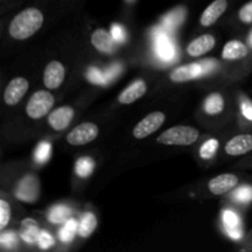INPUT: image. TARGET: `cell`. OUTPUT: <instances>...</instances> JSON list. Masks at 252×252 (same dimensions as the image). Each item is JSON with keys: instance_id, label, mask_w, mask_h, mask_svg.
Here are the masks:
<instances>
[{"instance_id": "obj_11", "label": "cell", "mask_w": 252, "mask_h": 252, "mask_svg": "<svg viewBox=\"0 0 252 252\" xmlns=\"http://www.w3.org/2000/svg\"><path fill=\"white\" fill-rule=\"evenodd\" d=\"M74 110L70 106H61V107L56 108L52 111L48 116V125L51 128L57 132L64 130L65 128L69 127L74 118Z\"/></svg>"}, {"instance_id": "obj_16", "label": "cell", "mask_w": 252, "mask_h": 252, "mask_svg": "<svg viewBox=\"0 0 252 252\" xmlns=\"http://www.w3.org/2000/svg\"><path fill=\"white\" fill-rule=\"evenodd\" d=\"M148 90L147 83L144 80H137L133 84H130L129 86L125 89L122 93L118 96V102L121 105H130V103L135 102L137 100H139L140 97L145 95Z\"/></svg>"}, {"instance_id": "obj_2", "label": "cell", "mask_w": 252, "mask_h": 252, "mask_svg": "<svg viewBox=\"0 0 252 252\" xmlns=\"http://www.w3.org/2000/svg\"><path fill=\"white\" fill-rule=\"evenodd\" d=\"M199 130L191 126H175L169 128L158 137V142L164 145L189 147L198 140Z\"/></svg>"}, {"instance_id": "obj_17", "label": "cell", "mask_w": 252, "mask_h": 252, "mask_svg": "<svg viewBox=\"0 0 252 252\" xmlns=\"http://www.w3.org/2000/svg\"><path fill=\"white\" fill-rule=\"evenodd\" d=\"M250 53L249 46L239 39H231L226 42L225 46L221 51V58L225 61H240V59L246 58Z\"/></svg>"}, {"instance_id": "obj_8", "label": "cell", "mask_w": 252, "mask_h": 252, "mask_svg": "<svg viewBox=\"0 0 252 252\" xmlns=\"http://www.w3.org/2000/svg\"><path fill=\"white\" fill-rule=\"evenodd\" d=\"M65 79V68L58 61H51L43 71V84L48 90L58 89Z\"/></svg>"}, {"instance_id": "obj_35", "label": "cell", "mask_w": 252, "mask_h": 252, "mask_svg": "<svg viewBox=\"0 0 252 252\" xmlns=\"http://www.w3.org/2000/svg\"><path fill=\"white\" fill-rule=\"evenodd\" d=\"M16 243H17L16 236H15L12 233L2 234V236H1L2 246H5V248H7V249H12L16 246Z\"/></svg>"}, {"instance_id": "obj_12", "label": "cell", "mask_w": 252, "mask_h": 252, "mask_svg": "<svg viewBox=\"0 0 252 252\" xmlns=\"http://www.w3.org/2000/svg\"><path fill=\"white\" fill-rule=\"evenodd\" d=\"M252 152V134L243 133L231 138L225 145V153L230 157H240Z\"/></svg>"}, {"instance_id": "obj_33", "label": "cell", "mask_w": 252, "mask_h": 252, "mask_svg": "<svg viewBox=\"0 0 252 252\" xmlns=\"http://www.w3.org/2000/svg\"><path fill=\"white\" fill-rule=\"evenodd\" d=\"M235 198L240 202H249L252 199V189L241 187L235 192Z\"/></svg>"}, {"instance_id": "obj_24", "label": "cell", "mask_w": 252, "mask_h": 252, "mask_svg": "<svg viewBox=\"0 0 252 252\" xmlns=\"http://www.w3.org/2000/svg\"><path fill=\"white\" fill-rule=\"evenodd\" d=\"M94 169H95V161H94V159H91V158L83 157L76 161L75 171L79 177H83V179L89 177L93 174Z\"/></svg>"}, {"instance_id": "obj_10", "label": "cell", "mask_w": 252, "mask_h": 252, "mask_svg": "<svg viewBox=\"0 0 252 252\" xmlns=\"http://www.w3.org/2000/svg\"><path fill=\"white\" fill-rule=\"evenodd\" d=\"M91 44L98 52L105 54H113L117 51V41L106 30L97 29L91 33Z\"/></svg>"}, {"instance_id": "obj_4", "label": "cell", "mask_w": 252, "mask_h": 252, "mask_svg": "<svg viewBox=\"0 0 252 252\" xmlns=\"http://www.w3.org/2000/svg\"><path fill=\"white\" fill-rule=\"evenodd\" d=\"M54 105V96L48 90L36 91L26 105V113L32 120H39L51 112Z\"/></svg>"}, {"instance_id": "obj_32", "label": "cell", "mask_w": 252, "mask_h": 252, "mask_svg": "<svg viewBox=\"0 0 252 252\" xmlns=\"http://www.w3.org/2000/svg\"><path fill=\"white\" fill-rule=\"evenodd\" d=\"M37 243H38V246L42 250H48L49 248H52V246L54 245V239L53 236L49 233H47V231H41Z\"/></svg>"}, {"instance_id": "obj_1", "label": "cell", "mask_w": 252, "mask_h": 252, "mask_svg": "<svg viewBox=\"0 0 252 252\" xmlns=\"http://www.w3.org/2000/svg\"><path fill=\"white\" fill-rule=\"evenodd\" d=\"M44 15L37 6H30L21 10L14 16L9 25V34L14 39L24 41L33 36L42 27Z\"/></svg>"}, {"instance_id": "obj_26", "label": "cell", "mask_w": 252, "mask_h": 252, "mask_svg": "<svg viewBox=\"0 0 252 252\" xmlns=\"http://www.w3.org/2000/svg\"><path fill=\"white\" fill-rule=\"evenodd\" d=\"M218 148H219L218 139H216V138H211V139H208L207 142H204L203 144H202L201 149H199V155H201L202 159H206V160L212 159V158L217 154V152H218Z\"/></svg>"}, {"instance_id": "obj_21", "label": "cell", "mask_w": 252, "mask_h": 252, "mask_svg": "<svg viewBox=\"0 0 252 252\" xmlns=\"http://www.w3.org/2000/svg\"><path fill=\"white\" fill-rule=\"evenodd\" d=\"M224 107H225V100H224L223 95L219 93L211 94L204 101V111L207 115H219L223 112Z\"/></svg>"}, {"instance_id": "obj_23", "label": "cell", "mask_w": 252, "mask_h": 252, "mask_svg": "<svg viewBox=\"0 0 252 252\" xmlns=\"http://www.w3.org/2000/svg\"><path fill=\"white\" fill-rule=\"evenodd\" d=\"M71 213V209L65 206H56L49 211L48 219L53 224H62L65 223L69 219V216Z\"/></svg>"}, {"instance_id": "obj_6", "label": "cell", "mask_w": 252, "mask_h": 252, "mask_svg": "<svg viewBox=\"0 0 252 252\" xmlns=\"http://www.w3.org/2000/svg\"><path fill=\"white\" fill-rule=\"evenodd\" d=\"M98 127L93 122H85L76 126L66 135V142L70 145H85L94 142L98 137Z\"/></svg>"}, {"instance_id": "obj_29", "label": "cell", "mask_w": 252, "mask_h": 252, "mask_svg": "<svg viewBox=\"0 0 252 252\" xmlns=\"http://www.w3.org/2000/svg\"><path fill=\"white\" fill-rule=\"evenodd\" d=\"M238 17L243 24L245 25H251L252 24V0L249 2L244 4L240 7L238 12Z\"/></svg>"}, {"instance_id": "obj_37", "label": "cell", "mask_w": 252, "mask_h": 252, "mask_svg": "<svg viewBox=\"0 0 252 252\" xmlns=\"http://www.w3.org/2000/svg\"><path fill=\"white\" fill-rule=\"evenodd\" d=\"M126 1H127V2H133V1H134V0H126Z\"/></svg>"}, {"instance_id": "obj_18", "label": "cell", "mask_w": 252, "mask_h": 252, "mask_svg": "<svg viewBox=\"0 0 252 252\" xmlns=\"http://www.w3.org/2000/svg\"><path fill=\"white\" fill-rule=\"evenodd\" d=\"M155 43H157V53L160 59L165 62L174 61L176 57V49H175L174 42L166 33L160 31L155 38Z\"/></svg>"}, {"instance_id": "obj_22", "label": "cell", "mask_w": 252, "mask_h": 252, "mask_svg": "<svg viewBox=\"0 0 252 252\" xmlns=\"http://www.w3.org/2000/svg\"><path fill=\"white\" fill-rule=\"evenodd\" d=\"M97 228V218L94 213H86L85 216L81 218L80 224H79V229H78V233L81 238L86 239L89 236L93 235L94 231L96 230Z\"/></svg>"}, {"instance_id": "obj_9", "label": "cell", "mask_w": 252, "mask_h": 252, "mask_svg": "<svg viewBox=\"0 0 252 252\" xmlns=\"http://www.w3.org/2000/svg\"><path fill=\"white\" fill-rule=\"evenodd\" d=\"M228 0H214L204 9L199 17V24L203 27H211L223 16L224 12L228 9Z\"/></svg>"}, {"instance_id": "obj_28", "label": "cell", "mask_w": 252, "mask_h": 252, "mask_svg": "<svg viewBox=\"0 0 252 252\" xmlns=\"http://www.w3.org/2000/svg\"><path fill=\"white\" fill-rule=\"evenodd\" d=\"M11 218V209L5 199L0 201V230H4Z\"/></svg>"}, {"instance_id": "obj_20", "label": "cell", "mask_w": 252, "mask_h": 252, "mask_svg": "<svg viewBox=\"0 0 252 252\" xmlns=\"http://www.w3.org/2000/svg\"><path fill=\"white\" fill-rule=\"evenodd\" d=\"M223 221L228 235L233 239H240L243 236L241 220L234 212L225 211L223 214Z\"/></svg>"}, {"instance_id": "obj_5", "label": "cell", "mask_w": 252, "mask_h": 252, "mask_svg": "<svg viewBox=\"0 0 252 252\" xmlns=\"http://www.w3.org/2000/svg\"><path fill=\"white\" fill-rule=\"evenodd\" d=\"M165 121H166V115L161 111H155V112L149 113L133 128V137L137 138V139H144V138L149 137L153 133L157 132L159 128H161Z\"/></svg>"}, {"instance_id": "obj_13", "label": "cell", "mask_w": 252, "mask_h": 252, "mask_svg": "<svg viewBox=\"0 0 252 252\" xmlns=\"http://www.w3.org/2000/svg\"><path fill=\"white\" fill-rule=\"evenodd\" d=\"M239 185V177L234 174H223L214 177L208 182V189L216 196L228 193Z\"/></svg>"}, {"instance_id": "obj_15", "label": "cell", "mask_w": 252, "mask_h": 252, "mask_svg": "<svg viewBox=\"0 0 252 252\" xmlns=\"http://www.w3.org/2000/svg\"><path fill=\"white\" fill-rule=\"evenodd\" d=\"M39 184L38 180L33 175H27L20 181L17 187V197L25 202H34L38 198Z\"/></svg>"}, {"instance_id": "obj_31", "label": "cell", "mask_w": 252, "mask_h": 252, "mask_svg": "<svg viewBox=\"0 0 252 252\" xmlns=\"http://www.w3.org/2000/svg\"><path fill=\"white\" fill-rule=\"evenodd\" d=\"M184 16H185L184 9H176L172 12H170V14L165 17L164 21L169 27H175L176 25H179L180 21H182Z\"/></svg>"}, {"instance_id": "obj_27", "label": "cell", "mask_w": 252, "mask_h": 252, "mask_svg": "<svg viewBox=\"0 0 252 252\" xmlns=\"http://www.w3.org/2000/svg\"><path fill=\"white\" fill-rule=\"evenodd\" d=\"M52 153V145L48 142H42L41 144L37 147L36 153H34V159L39 164H44L49 160Z\"/></svg>"}, {"instance_id": "obj_30", "label": "cell", "mask_w": 252, "mask_h": 252, "mask_svg": "<svg viewBox=\"0 0 252 252\" xmlns=\"http://www.w3.org/2000/svg\"><path fill=\"white\" fill-rule=\"evenodd\" d=\"M240 111L243 117L252 123V101L249 97H246V96H241Z\"/></svg>"}, {"instance_id": "obj_14", "label": "cell", "mask_w": 252, "mask_h": 252, "mask_svg": "<svg viewBox=\"0 0 252 252\" xmlns=\"http://www.w3.org/2000/svg\"><path fill=\"white\" fill-rule=\"evenodd\" d=\"M216 37L213 34H202V36L197 37L193 41L189 42L186 52L189 56L193 57V58H198V57H202L208 53V52H211L216 47Z\"/></svg>"}, {"instance_id": "obj_36", "label": "cell", "mask_w": 252, "mask_h": 252, "mask_svg": "<svg viewBox=\"0 0 252 252\" xmlns=\"http://www.w3.org/2000/svg\"><path fill=\"white\" fill-rule=\"evenodd\" d=\"M249 42H250V46H252V32L250 34V38H249Z\"/></svg>"}, {"instance_id": "obj_25", "label": "cell", "mask_w": 252, "mask_h": 252, "mask_svg": "<svg viewBox=\"0 0 252 252\" xmlns=\"http://www.w3.org/2000/svg\"><path fill=\"white\" fill-rule=\"evenodd\" d=\"M78 229L79 225L75 219H68L63 225V228L61 229V231H59V238L63 243H70L74 236H75V234L78 233Z\"/></svg>"}, {"instance_id": "obj_19", "label": "cell", "mask_w": 252, "mask_h": 252, "mask_svg": "<svg viewBox=\"0 0 252 252\" xmlns=\"http://www.w3.org/2000/svg\"><path fill=\"white\" fill-rule=\"evenodd\" d=\"M41 234L39 225L34 219L26 218L21 221L20 226V236L27 244H34L38 241V236Z\"/></svg>"}, {"instance_id": "obj_3", "label": "cell", "mask_w": 252, "mask_h": 252, "mask_svg": "<svg viewBox=\"0 0 252 252\" xmlns=\"http://www.w3.org/2000/svg\"><path fill=\"white\" fill-rule=\"evenodd\" d=\"M217 65L218 63L214 59H207V61L199 62V63L177 66L170 74V80L174 83H186V81L194 80V79L212 73L217 68Z\"/></svg>"}, {"instance_id": "obj_7", "label": "cell", "mask_w": 252, "mask_h": 252, "mask_svg": "<svg viewBox=\"0 0 252 252\" xmlns=\"http://www.w3.org/2000/svg\"><path fill=\"white\" fill-rule=\"evenodd\" d=\"M30 89V83L26 78L16 76L11 79L4 90V102L7 106H15L24 98Z\"/></svg>"}, {"instance_id": "obj_34", "label": "cell", "mask_w": 252, "mask_h": 252, "mask_svg": "<svg viewBox=\"0 0 252 252\" xmlns=\"http://www.w3.org/2000/svg\"><path fill=\"white\" fill-rule=\"evenodd\" d=\"M111 34L113 36V38L120 43V42H123L126 39V32L125 29H123L121 25H113L112 29H111Z\"/></svg>"}]
</instances>
